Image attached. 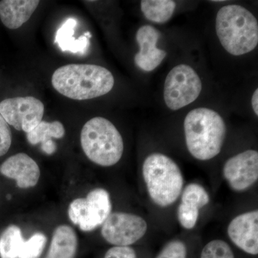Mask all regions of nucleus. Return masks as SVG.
Wrapping results in <instances>:
<instances>
[{
  "instance_id": "1",
  "label": "nucleus",
  "mask_w": 258,
  "mask_h": 258,
  "mask_svg": "<svg viewBox=\"0 0 258 258\" xmlns=\"http://www.w3.org/2000/svg\"><path fill=\"white\" fill-rule=\"evenodd\" d=\"M184 133L189 154L199 161H208L221 152L227 125L223 117L215 110L198 107L185 116Z\"/></svg>"
},
{
  "instance_id": "2",
  "label": "nucleus",
  "mask_w": 258,
  "mask_h": 258,
  "mask_svg": "<svg viewBox=\"0 0 258 258\" xmlns=\"http://www.w3.org/2000/svg\"><path fill=\"white\" fill-rule=\"evenodd\" d=\"M114 84L111 71L97 64H67L56 70L52 76V86L57 92L77 101L104 96Z\"/></svg>"
},
{
  "instance_id": "3",
  "label": "nucleus",
  "mask_w": 258,
  "mask_h": 258,
  "mask_svg": "<svg viewBox=\"0 0 258 258\" xmlns=\"http://www.w3.org/2000/svg\"><path fill=\"white\" fill-rule=\"evenodd\" d=\"M215 32L222 47L231 55H244L257 47V18L242 5L229 4L220 8L215 18Z\"/></svg>"
},
{
  "instance_id": "4",
  "label": "nucleus",
  "mask_w": 258,
  "mask_h": 258,
  "mask_svg": "<svg viewBox=\"0 0 258 258\" xmlns=\"http://www.w3.org/2000/svg\"><path fill=\"white\" fill-rule=\"evenodd\" d=\"M142 174L149 197L157 206L167 208L181 195L182 173L175 161L166 154H149L144 161Z\"/></svg>"
},
{
  "instance_id": "5",
  "label": "nucleus",
  "mask_w": 258,
  "mask_h": 258,
  "mask_svg": "<svg viewBox=\"0 0 258 258\" xmlns=\"http://www.w3.org/2000/svg\"><path fill=\"white\" fill-rule=\"evenodd\" d=\"M81 144L88 159L104 167L116 164L124 150L121 134L112 122L103 117H95L85 123Z\"/></svg>"
},
{
  "instance_id": "6",
  "label": "nucleus",
  "mask_w": 258,
  "mask_h": 258,
  "mask_svg": "<svg viewBox=\"0 0 258 258\" xmlns=\"http://www.w3.org/2000/svg\"><path fill=\"white\" fill-rule=\"evenodd\" d=\"M203 88V81L193 67L185 63L176 64L164 81V103L171 111H179L196 101Z\"/></svg>"
},
{
  "instance_id": "7",
  "label": "nucleus",
  "mask_w": 258,
  "mask_h": 258,
  "mask_svg": "<svg viewBox=\"0 0 258 258\" xmlns=\"http://www.w3.org/2000/svg\"><path fill=\"white\" fill-rule=\"evenodd\" d=\"M109 193L103 188H96L86 198H78L70 204L69 217L75 225L83 232H91L103 225L111 214Z\"/></svg>"
},
{
  "instance_id": "8",
  "label": "nucleus",
  "mask_w": 258,
  "mask_h": 258,
  "mask_svg": "<svg viewBox=\"0 0 258 258\" xmlns=\"http://www.w3.org/2000/svg\"><path fill=\"white\" fill-rule=\"evenodd\" d=\"M101 226L102 237L114 246L132 245L141 240L147 231L144 219L126 212L111 213Z\"/></svg>"
},
{
  "instance_id": "9",
  "label": "nucleus",
  "mask_w": 258,
  "mask_h": 258,
  "mask_svg": "<svg viewBox=\"0 0 258 258\" xmlns=\"http://www.w3.org/2000/svg\"><path fill=\"white\" fill-rule=\"evenodd\" d=\"M44 111L42 101L32 96L8 98L0 103V114L8 125L26 134L42 121Z\"/></svg>"
},
{
  "instance_id": "10",
  "label": "nucleus",
  "mask_w": 258,
  "mask_h": 258,
  "mask_svg": "<svg viewBox=\"0 0 258 258\" xmlns=\"http://www.w3.org/2000/svg\"><path fill=\"white\" fill-rule=\"evenodd\" d=\"M223 176L231 189L244 191L253 186L258 179V152L248 149L226 161Z\"/></svg>"
},
{
  "instance_id": "11",
  "label": "nucleus",
  "mask_w": 258,
  "mask_h": 258,
  "mask_svg": "<svg viewBox=\"0 0 258 258\" xmlns=\"http://www.w3.org/2000/svg\"><path fill=\"white\" fill-rule=\"evenodd\" d=\"M161 33L155 27L145 25L136 33L139 52L134 56V62L141 71L152 72L157 69L167 55V52L157 47Z\"/></svg>"
},
{
  "instance_id": "12",
  "label": "nucleus",
  "mask_w": 258,
  "mask_h": 258,
  "mask_svg": "<svg viewBox=\"0 0 258 258\" xmlns=\"http://www.w3.org/2000/svg\"><path fill=\"white\" fill-rule=\"evenodd\" d=\"M230 240L246 253L258 254V211L245 212L235 217L227 227Z\"/></svg>"
},
{
  "instance_id": "13",
  "label": "nucleus",
  "mask_w": 258,
  "mask_h": 258,
  "mask_svg": "<svg viewBox=\"0 0 258 258\" xmlns=\"http://www.w3.org/2000/svg\"><path fill=\"white\" fill-rule=\"evenodd\" d=\"M0 173L15 180L17 186L21 189L36 186L40 177L38 164L25 153H18L6 159L0 165Z\"/></svg>"
},
{
  "instance_id": "14",
  "label": "nucleus",
  "mask_w": 258,
  "mask_h": 258,
  "mask_svg": "<svg viewBox=\"0 0 258 258\" xmlns=\"http://www.w3.org/2000/svg\"><path fill=\"white\" fill-rule=\"evenodd\" d=\"M210 202L208 191L197 183L189 184L181 191V203L177 210L180 225L186 230H191L196 225L200 210Z\"/></svg>"
},
{
  "instance_id": "15",
  "label": "nucleus",
  "mask_w": 258,
  "mask_h": 258,
  "mask_svg": "<svg viewBox=\"0 0 258 258\" xmlns=\"http://www.w3.org/2000/svg\"><path fill=\"white\" fill-rule=\"evenodd\" d=\"M40 1L3 0L0 2V20L6 28L16 30L31 18Z\"/></svg>"
},
{
  "instance_id": "16",
  "label": "nucleus",
  "mask_w": 258,
  "mask_h": 258,
  "mask_svg": "<svg viewBox=\"0 0 258 258\" xmlns=\"http://www.w3.org/2000/svg\"><path fill=\"white\" fill-rule=\"evenodd\" d=\"M66 134L64 127L61 122H47L42 120L33 130L27 134V139L31 145L41 144L42 152L52 155L57 151V144L52 139H60Z\"/></svg>"
},
{
  "instance_id": "17",
  "label": "nucleus",
  "mask_w": 258,
  "mask_h": 258,
  "mask_svg": "<svg viewBox=\"0 0 258 258\" xmlns=\"http://www.w3.org/2000/svg\"><path fill=\"white\" fill-rule=\"evenodd\" d=\"M78 237L71 226L56 227L46 256L44 258H75L77 253Z\"/></svg>"
},
{
  "instance_id": "18",
  "label": "nucleus",
  "mask_w": 258,
  "mask_h": 258,
  "mask_svg": "<svg viewBox=\"0 0 258 258\" xmlns=\"http://www.w3.org/2000/svg\"><path fill=\"white\" fill-rule=\"evenodd\" d=\"M77 26V20L69 18L66 20L56 33L55 43L57 44L62 51H69L72 53H86L89 46L88 37L83 35L75 38V28Z\"/></svg>"
},
{
  "instance_id": "19",
  "label": "nucleus",
  "mask_w": 258,
  "mask_h": 258,
  "mask_svg": "<svg viewBox=\"0 0 258 258\" xmlns=\"http://www.w3.org/2000/svg\"><path fill=\"white\" fill-rule=\"evenodd\" d=\"M176 2L173 0H142L141 11L144 18L156 24H164L171 20L174 14Z\"/></svg>"
},
{
  "instance_id": "20",
  "label": "nucleus",
  "mask_w": 258,
  "mask_h": 258,
  "mask_svg": "<svg viewBox=\"0 0 258 258\" xmlns=\"http://www.w3.org/2000/svg\"><path fill=\"white\" fill-rule=\"evenodd\" d=\"M25 241L18 226H8L0 235V257L19 258Z\"/></svg>"
},
{
  "instance_id": "21",
  "label": "nucleus",
  "mask_w": 258,
  "mask_h": 258,
  "mask_svg": "<svg viewBox=\"0 0 258 258\" xmlns=\"http://www.w3.org/2000/svg\"><path fill=\"white\" fill-rule=\"evenodd\" d=\"M47 237L42 232H36L25 241L19 258H40L47 244Z\"/></svg>"
},
{
  "instance_id": "22",
  "label": "nucleus",
  "mask_w": 258,
  "mask_h": 258,
  "mask_svg": "<svg viewBox=\"0 0 258 258\" xmlns=\"http://www.w3.org/2000/svg\"><path fill=\"white\" fill-rule=\"evenodd\" d=\"M200 258H235V256L227 242L214 240L204 247Z\"/></svg>"
},
{
  "instance_id": "23",
  "label": "nucleus",
  "mask_w": 258,
  "mask_h": 258,
  "mask_svg": "<svg viewBox=\"0 0 258 258\" xmlns=\"http://www.w3.org/2000/svg\"><path fill=\"white\" fill-rule=\"evenodd\" d=\"M187 250L184 242L176 240L169 242L156 258H186Z\"/></svg>"
},
{
  "instance_id": "24",
  "label": "nucleus",
  "mask_w": 258,
  "mask_h": 258,
  "mask_svg": "<svg viewBox=\"0 0 258 258\" xmlns=\"http://www.w3.org/2000/svg\"><path fill=\"white\" fill-rule=\"evenodd\" d=\"M12 144V132L8 123L0 114V157L9 151Z\"/></svg>"
},
{
  "instance_id": "25",
  "label": "nucleus",
  "mask_w": 258,
  "mask_h": 258,
  "mask_svg": "<svg viewBox=\"0 0 258 258\" xmlns=\"http://www.w3.org/2000/svg\"><path fill=\"white\" fill-rule=\"evenodd\" d=\"M104 258H137V256L130 246H114L107 251Z\"/></svg>"
},
{
  "instance_id": "26",
  "label": "nucleus",
  "mask_w": 258,
  "mask_h": 258,
  "mask_svg": "<svg viewBox=\"0 0 258 258\" xmlns=\"http://www.w3.org/2000/svg\"><path fill=\"white\" fill-rule=\"evenodd\" d=\"M251 106H252V111L254 115L258 116V89L256 88L254 90L252 96L251 97Z\"/></svg>"
}]
</instances>
